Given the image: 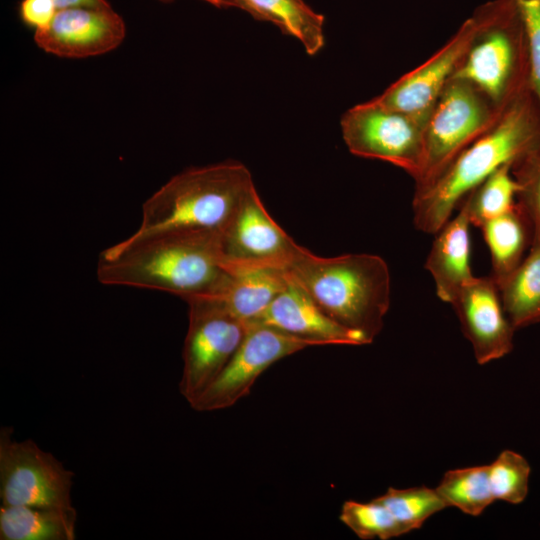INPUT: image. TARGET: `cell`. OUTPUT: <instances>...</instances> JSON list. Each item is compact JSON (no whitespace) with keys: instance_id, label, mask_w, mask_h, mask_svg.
<instances>
[{"instance_id":"cell-8","label":"cell","mask_w":540,"mask_h":540,"mask_svg":"<svg viewBox=\"0 0 540 540\" xmlns=\"http://www.w3.org/2000/svg\"><path fill=\"white\" fill-rule=\"evenodd\" d=\"M186 302L189 322L179 389L191 405L228 364L242 343L248 325L215 297H196Z\"/></svg>"},{"instance_id":"cell-19","label":"cell","mask_w":540,"mask_h":540,"mask_svg":"<svg viewBox=\"0 0 540 540\" xmlns=\"http://www.w3.org/2000/svg\"><path fill=\"white\" fill-rule=\"evenodd\" d=\"M247 13L275 24L284 34L297 39L309 55L325 44L324 16L303 0H245Z\"/></svg>"},{"instance_id":"cell-4","label":"cell","mask_w":540,"mask_h":540,"mask_svg":"<svg viewBox=\"0 0 540 540\" xmlns=\"http://www.w3.org/2000/svg\"><path fill=\"white\" fill-rule=\"evenodd\" d=\"M253 185L250 171L237 161L188 168L143 203L141 223L132 235L163 230L221 234Z\"/></svg>"},{"instance_id":"cell-20","label":"cell","mask_w":540,"mask_h":540,"mask_svg":"<svg viewBox=\"0 0 540 540\" xmlns=\"http://www.w3.org/2000/svg\"><path fill=\"white\" fill-rule=\"evenodd\" d=\"M479 228L491 256V277L498 286L519 266L526 249L530 248L529 227L516 205L510 212L486 221Z\"/></svg>"},{"instance_id":"cell-27","label":"cell","mask_w":540,"mask_h":540,"mask_svg":"<svg viewBox=\"0 0 540 540\" xmlns=\"http://www.w3.org/2000/svg\"><path fill=\"white\" fill-rule=\"evenodd\" d=\"M511 171L519 185L516 205L528 224L531 246L540 244V147L514 163Z\"/></svg>"},{"instance_id":"cell-10","label":"cell","mask_w":540,"mask_h":540,"mask_svg":"<svg viewBox=\"0 0 540 540\" xmlns=\"http://www.w3.org/2000/svg\"><path fill=\"white\" fill-rule=\"evenodd\" d=\"M309 346L313 345L272 327L248 325L228 364L191 407L197 411L231 407L249 394L257 378L273 363Z\"/></svg>"},{"instance_id":"cell-2","label":"cell","mask_w":540,"mask_h":540,"mask_svg":"<svg viewBox=\"0 0 540 540\" xmlns=\"http://www.w3.org/2000/svg\"><path fill=\"white\" fill-rule=\"evenodd\" d=\"M540 147V105L529 88L427 188L414 192L415 227L435 234L464 197L498 168Z\"/></svg>"},{"instance_id":"cell-7","label":"cell","mask_w":540,"mask_h":540,"mask_svg":"<svg viewBox=\"0 0 540 540\" xmlns=\"http://www.w3.org/2000/svg\"><path fill=\"white\" fill-rule=\"evenodd\" d=\"M428 117L391 109L371 99L346 110L340 128L350 153L390 163L415 180L423 165Z\"/></svg>"},{"instance_id":"cell-1","label":"cell","mask_w":540,"mask_h":540,"mask_svg":"<svg viewBox=\"0 0 540 540\" xmlns=\"http://www.w3.org/2000/svg\"><path fill=\"white\" fill-rule=\"evenodd\" d=\"M96 273L104 285L164 291L187 301L216 295L227 268L220 233L163 230L131 234L107 247Z\"/></svg>"},{"instance_id":"cell-9","label":"cell","mask_w":540,"mask_h":540,"mask_svg":"<svg viewBox=\"0 0 540 540\" xmlns=\"http://www.w3.org/2000/svg\"><path fill=\"white\" fill-rule=\"evenodd\" d=\"M74 473L34 441H17L13 428L0 430V499L2 505L74 509Z\"/></svg>"},{"instance_id":"cell-18","label":"cell","mask_w":540,"mask_h":540,"mask_svg":"<svg viewBox=\"0 0 540 540\" xmlns=\"http://www.w3.org/2000/svg\"><path fill=\"white\" fill-rule=\"evenodd\" d=\"M76 509L0 506L1 540H74Z\"/></svg>"},{"instance_id":"cell-14","label":"cell","mask_w":540,"mask_h":540,"mask_svg":"<svg viewBox=\"0 0 540 540\" xmlns=\"http://www.w3.org/2000/svg\"><path fill=\"white\" fill-rule=\"evenodd\" d=\"M451 305L478 364L500 359L512 351L515 329L505 313L498 286L491 276H474Z\"/></svg>"},{"instance_id":"cell-23","label":"cell","mask_w":540,"mask_h":540,"mask_svg":"<svg viewBox=\"0 0 540 540\" xmlns=\"http://www.w3.org/2000/svg\"><path fill=\"white\" fill-rule=\"evenodd\" d=\"M435 489L447 507H456L471 516L481 515L495 500L487 465L449 470Z\"/></svg>"},{"instance_id":"cell-24","label":"cell","mask_w":540,"mask_h":540,"mask_svg":"<svg viewBox=\"0 0 540 540\" xmlns=\"http://www.w3.org/2000/svg\"><path fill=\"white\" fill-rule=\"evenodd\" d=\"M375 499L392 513L408 533L419 529L429 517L447 507L437 490L426 486L405 489L390 487Z\"/></svg>"},{"instance_id":"cell-15","label":"cell","mask_w":540,"mask_h":540,"mask_svg":"<svg viewBox=\"0 0 540 540\" xmlns=\"http://www.w3.org/2000/svg\"><path fill=\"white\" fill-rule=\"evenodd\" d=\"M253 324H263L315 345H364L371 341L329 317L289 273L286 288ZM251 325V324H250Z\"/></svg>"},{"instance_id":"cell-28","label":"cell","mask_w":540,"mask_h":540,"mask_svg":"<svg viewBox=\"0 0 540 540\" xmlns=\"http://www.w3.org/2000/svg\"><path fill=\"white\" fill-rule=\"evenodd\" d=\"M529 41L530 89L540 105V0H522Z\"/></svg>"},{"instance_id":"cell-29","label":"cell","mask_w":540,"mask_h":540,"mask_svg":"<svg viewBox=\"0 0 540 540\" xmlns=\"http://www.w3.org/2000/svg\"><path fill=\"white\" fill-rule=\"evenodd\" d=\"M57 11L53 0H23L20 5L22 21L35 30L48 27Z\"/></svg>"},{"instance_id":"cell-12","label":"cell","mask_w":540,"mask_h":540,"mask_svg":"<svg viewBox=\"0 0 540 540\" xmlns=\"http://www.w3.org/2000/svg\"><path fill=\"white\" fill-rule=\"evenodd\" d=\"M125 37V21L111 7L59 9L48 27L34 33V41L41 50L67 59L109 53Z\"/></svg>"},{"instance_id":"cell-31","label":"cell","mask_w":540,"mask_h":540,"mask_svg":"<svg viewBox=\"0 0 540 540\" xmlns=\"http://www.w3.org/2000/svg\"><path fill=\"white\" fill-rule=\"evenodd\" d=\"M159 1L163 3H170V2H173L174 0H159ZM202 1L218 8L231 7V4L227 0H202Z\"/></svg>"},{"instance_id":"cell-22","label":"cell","mask_w":540,"mask_h":540,"mask_svg":"<svg viewBox=\"0 0 540 540\" xmlns=\"http://www.w3.org/2000/svg\"><path fill=\"white\" fill-rule=\"evenodd\" d=\"M511 168V164L498 168L464 197L460 204L466 207L471 225L479 228L516 207L519 185Z\"/></svg>"},{"instance_id":"cell-32","label":"cell","mask_w":540,"mask_h":540,"mask_svg":"<svg viewBox=\"0 0 540 540\" xmlns=\"http://www.w3.org/2000/svg\"><path fill=\"white\" fill-rule=\"evenodd\" d=\"M231 6L237 7L245 12H247V4L245 0H227Z\"/></svg>"},{"instance_id":"cell-5","label":"cell","mask_w":540,"mask_h":540,"mask_svg":"<svg viewBox=\"0 0 540 540\" xmlns=\"http://www.w3.org/2000/svg\"><path fill=\"white\" fill-rule=\"evenodd\" d=\"M522 0H490L472 16L476 29L452 78L479 88L504 110L530 88L529 41Z\"/></svg>"},{"instance_id":"cell-25","label":"cell","mask_w":540,"mask_h":540,"mask_svg":"<svg viewBox=\"0 0 540 540\" xmlns=\"http://www.w3.org/2000/svg\"><path fill=\"white\" fill-rule=\"evenodd\" d=\"M340 520L363 540H387L408 533L392 513L375 498L370 502L343 503Z\"/></svg>"},{"instance_id":"cell-16","label":"cell","mask_w":540,"mask_h":540,"mask_svg":"<svg viewBox=\"0 0 540 540\" xmlns=\"http://www.w3.org/2000/svg\"><path fill=\"white\" fill-rule=\"evenodd\" d=\"M450 218L436 233L425 262L437 296L449 304L474 275L470 266V219L466 207Z\"/></svg>"},{"instance_id":"cell-11","label":"cell","mask_w":540,"mask_h":540,"mask_svg":"<svg viewBox=\"0 0 540 540\" xmlns=\"http://www.w3.org/2000/svg\"><path fill=\"white\" fill-rule=\"evenodd\" d=\"M226 266H279L286 268L302 246L267 212L253 185L220 234Z\"/></svg>"},{"instance_id":"cell-13","label":"cell","mask_w":540,"mask_h":540,"mask_svg":"<svg viewBox=\"0 0 540 540\" xmlns=\"http://www.w3.org/2000/svg\"><path fill=\"white\" fill-rule=\"evenodd\" d=\"M475 29L476 22L471 15L431 57L373 99L391 109L429 116L465 55Z\"/></svg>"},{"instance_id":"cell-21","label":"cell","mask_w":540,"mask_h":540,"mask_svg":"<svg viewBox=\"0 0 540 540\" xmlns=\"http://www.w3.org/2000/svg\"><path fill=\"white\" fill-rule=\"evenodd\" d=\"M505 313L520 329L540 322V244L530 247L519 266L498 285Z\"/></svg>"},{"instance_id":"cell-3","label":"cell","mask_w":540,"mask_h":540,"mask_svg":"<svg viewBox=\"0 0 540 540\" xmlns=\"http://www.w3.org/2000/svg\"><path fill=\"white\" fill-rule=\"evenodd\" d=\"M287 270L339 324L364 334L371 343L382 330L391 293L390 272L382 257H320L302 247Z\"/></svg>"},{"instance_id":"cell-26","label":"cell","mask_w":540,"mask_h":540,"mask_svg":"<svg viewBox=\"0 0 540 540\" xmlns=\"http://www.w3.org/2000/svg\"><path fill=\"white\" fill-rule=\"evenodd\" d=\"M488 466V477L495 500L522 503L529 491L531 468L527 460L512 450L502 451Z\"/></svg>"},{"instance_id":"cell-17","label":"cell","mask_w":540,"mask_h":540,"mask_svg":"<svg viewBox=\"0 0 540 540\" xmlns=\"http://www.w3.org/2000/svg\"><path fill=\"white\" fill-rule=\"evenodd\" d=\"M226 266V265H225ZM227 275L214 296L247 325L255 323L286 288L289 272L279 266H226Z\"/></svg>"},{"instance_id":"cell-30","label":"cell","mask_w":540,"mask_h":540,"mask_svg":"<svg viewBox=\"0 0 540 540\" xmlns=\"http://www.w3.org/2000/svg\"><path fill=\"white\" fill-rule=\"evenodd\" d=\"M57 9L71 7L107 8L111 7L107 0H53Z\"/></svg>"},{"instance_id":"cell-6","label":"cell","mask_w":540,"mask_h":540,"mask_svg":"<svg viewBox=\"0 0 540 540\" xmlns=\"http://www.w3.org/2000/svg\"><path fill=\"white\" fill-rule=\"evenodd\" d=\"M502 112L474 84L451 78L426 122L423 165L414 180V192L431 185L464 149L497 122Z\"/></svg>"}]
</instances>
